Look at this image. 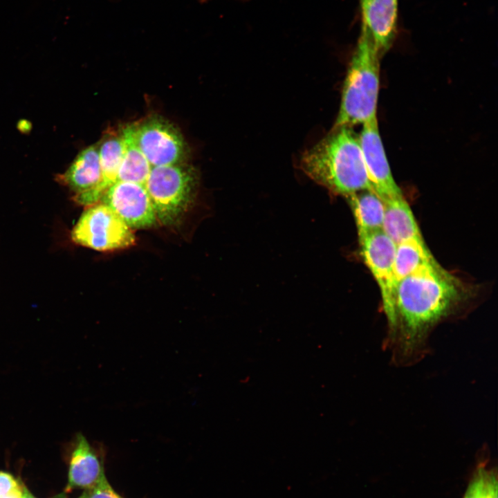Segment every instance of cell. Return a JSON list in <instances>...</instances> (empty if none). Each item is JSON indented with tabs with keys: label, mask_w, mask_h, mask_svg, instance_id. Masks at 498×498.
I'll return each mask as SVG.
<instances>
[{
	"label": "cell",
	"mask_w": 498,
	"mask_h": 498,
	"mask_svg": "<svg viewBox=\"0 0 498 498\" xmlns=\"http://www.w3.org/2000/svg\"><path fill=\"white\" fill-rule=\"evenodd\" d=\"M456 278L436 261L399 280L395 313L383 348L398 367H409L428 353L434 327L448 317L461 299Z\"/></svg>",
	"instance_id": "6da1fadb"
},
{
	"label": "cell",
	"mask_w": 498,
	"mask_h": 498,
	"mask_svg": "<svg viewBox=\"0 0 498 498\" xmlns=\"http://www.w3.org/2000/svg\"><path fill=\"white\" fill-rule=\"evenodd\" d=\"M299 168L315 183L335 194L348 196L362 190H373L359 136L352 127L333 129L303 153Z\"/></svg>",
	"instance_id": "7a4b0ae2"
},
{
	"label": "cell",
	"mask_w": 498,
	"mask_h": 498,
	"mask_svg": "<svg viewBox=\"0 0 498 498\" xmlns=\"http://www.w3.org/2000/svg\"><path fill=\"white\" fill-rule=\"evenodd\" d=\"M380 58L371 37L362 28L344 82L339 112L333 129L353 127L378 120Z\"/></svg>",
	"instance_id": "3957f363"
},
{
	"label": "cell",
	"mask_w": 498,
	"mask_h": 498,
	"mask_svg": "<svg viewBox=\"0 0 498 498\" xmlns=\"http://www.w3.org/2000/svg\"><path fill=\"white\" fill-rule=\"evenodd\" d=\"M196 185V172L183 162L151 167L145 187L157 219L165 225L179 222L194 201Z\"/></svg>",
	"instance_id": "277c9868"
},
{
	"label": "cell",
	"mask_w": 498,
	"mask_h": 498,
	"mask_svg": "<svg viewBox=\"0 0 498 498\" xmlns=\"http://www.w3.org/2000/svg\"><path fill=\"white\" fill-rule=\"evenodd\" d=\"M71 238L77 244L98 251L127 248L136 241L131 229L102 203L88 206L73 228Z\"/></svg>",
	"instance_id": "5b68a950"
},
{
	"label": "cell",
	"mask_w": 498,
	"mask_h": 498,
	"mask_svg": "<svg viewBox=\"0 0 498 498\" xmlns=\"http://www.w3.org/2000/svg\"><path fill=\"white\" fill-rule=\"evenodd\" d=\"M132 126L136 145L151 167L183 163L185 144L172 123L151 116Z\"/></svg>",
	"instance_id": "8992f818"
},
{
	"label": "cell",
	"mask_w": 498,
	"mask_h": 498,
	"mask_svg": "<svg viewBox=\"0 0 498 498\" xmlns=\"http://www.w3.org/2000/svg\"><path fill=\"white\" fill-rule=\"evenodd\" d=\"M359 241L365 262L379 286L383 311L389 324L395 313L397 285L394 273L396 243L382 230L370 233Z\"/></svg>",
	"instance_id": "52a82bcc"
},
{
	"label": "cell",
	"mask_w": 498,
	"mask_h": 498,
	"mask_svg": "<svg viewBox=\"0 0 498 498\" xmlns=\"http://www.w3.org/2000/svg\"><path fill=\"white\" fill-rule=\"evenodd\" d=\"M100 201L131 229L149 228L156 223L155 211L145 185L116 181L107 190Z\"/></svg>",
	"instance_id": "ba28073f"
},
{
	"label": "cell",
	"mask_w": 498,
	"mask_h": 498,
	"mask_svg": "<svg viewBox=\"0 0 498 498\" xmlns=\"http://www.w3.org/2000/svg\"><path fill=\"white\" fill-rule=\"evenodd\" d=\"M359 140L368 179L373 191L383 201L402 196L391 174L379 134L378 120L362 124Z\"/></svg>",
	"instance_id": "9c48e42d"
},
{
	"label": "cell",
	"mask_w": 498,
	"mask_h": 498,
	"mask_svg": "<svg viewBox=\"0 0 498 498\" xmlns=\"http://www.w3.org/2000/svg\"><path fill=\"white\" fill-rule=\"evenodd\" d=\"M56 178L74 194L73 199L77 203L89 206L92 194L102 181L98 147L91 145L81 151L66 172Z\"/></svg>",
	"instance_id": "30bf717a"
},
{
	"label": "cell",
	"mask_w": 498,
	"mask_h": 498,
	"mask_svg": "<svg viewBox=\"0 0 498 498\" xmlns=\"http://www.w3.org/2000/svg\"><path fill=\"white\" fill-rule=\"evenodd\" d=\"M363 28L382 57L397 31L398 0H360Z\"/></svg>",
	"instance_id": "8fae6325"
},
{
	"label": "cell",
	"mask_w": 498,
	"mask_h": 498,
	"mask_svg": "<svg viewBox=\"0 0 498 498\" xmlns=\"http://www.w3.org/2000/svg\"><path fill=\"white\" fill-rule=\"evenodd\" d=\"M69 459L68 483L65 489L67 492L74 489H89L105 474L101 453L82 433L75 436Z\"/></svg>",
	"instance_id": "7c38bea8"
},
{
	"label": "cell",
	"mask_w": 498,
	"mask_h": 498,
	"mask_svg": "<svg viewBox=\"0 0 498 498\" xmlns=\"http://www.w3.org/2000/svg\"><path fill=\"white\" fill-rule=\"evenodd\" d=\"M383 232L396 244L423 238L414 216L403 196L384 201Z\"/></svg>",
	"instance_id": "4fadbf2b"
},
{
	"label": "cell",
	"mask_w": 498,
	"mask_h": 498,
	"mask_svg": "<svg viewBox=\"0 0 498 498\" xmlns=\"http://www.w3.org/2000/svg\"><path fill=\"white\" fill-rule=\"evenodd\" d=\"M347 197L353 212L359 239L382 230L385 203L373 190H362Z\"/></svg>",
	"instance_id": "5bb4252c"
},
{
	"label": "cell",
	"mask_w": 498,
	"mask_h": 498,
	"mask_svg": "<svg viewBox=\"0 0 498 498\" xmlns=\"http://www.w3.org/2000/svg\"><path fill=\"white\" fill-rule=\"evenodd\" d=\"M99 150L102 181L91 198L90 205L98 203L107 190L117 181L119 167L124 152L121 131L110 132L101 142Z\"/></svg>",
	"instance_id": "9a60e30c"
},
{
	"label": "cell",
	"mask_w": 498,
	"mask_h": 498,
	"mask_svg": "<svg viewBox=\"0 0 498 498\" xmlns=\"http://www.w3.org/2000/svg\"><path fill=\"white\" fill-rule=\"evenodd\" d=\"M124 152L117 175V181L131 182L145 185L151 166L136 145L133 126L121 130Z\"/></svg>",
	"instance_id": "2e32d148"
},
{
	"label": "cell",
	"mask_w": 498,
	"mask_h": 498,
	"mask_svg": "<svg viewBox=\"0 0 498 498\" xmlns=\"http://www.w3.org/2000/svg\"><path fill=\"white\" fill-rule=\"evenodd\" d=\"M436 261L423 238H412L396 245L394 273L396 282L420 268Z\"/></svg>",
	"instance_id": "e0dca14e"
},
{
	"label": "cell",
	"mask_w": 498,
	"mask_h": 498,
	"mask_svg": "<svg viewBox=\"0 0 498 498\" xmlns=\"http://www.w3.org/2000/svg\"><path fill=\"white\" fill-rule=\"evenodd\" d=\"M497 488L496 472L481 465L473 475L463 498H498Z\"/></svg>",
	"instance_id": "ac0fdd59"
},
{
	"label": "cell",
	"mask_w": 498,
	"mask_h": 498,
	"mask_svg": "<svg viewBox=\"0 0 498 498\" xmlns=\"http://www.w3.org/2000/svg\"><path fill=\"white\" fill-rule=\"evenodd\" d=\"M83 498H124L118 494L104 474L98 482L82 494Z\"/></svg>",
	"instance_id": "d6986e66"
},
{
	"label": "cell",
	"mask_w": 498,
	"mask_h": 498,
	"mask_svg": "<svg viewBox=\"0 0 498 498\" xmlns=\"http://www.w3.org/2000/svg\"><path fill=\"white\" fill-rule=\"evenodd\" d=\"M21 486L11 474L0 471V497L8 494Z\"/></svg>",
	"instance_id": "ffe728a7"
},
{
	"label": "cell",
	"mask_w": 498,
	"mask_h": 498,
	"mask_svg": "<svg viewBox=\"0 0 498 498\" xmlns=\"http://www.w3.org/2000/svg\"><path fill=\"white\" fill-rule=\"evenodd\" d=\"M24 486L21 485L8 494L0 497V498H24Z\"/></svg>",
	"instance_id": "44dd1931"
},
{
	"label": "cell",
	"mask_w": 498,
	"mask_h": 498,
	"mask_svg": "<svg viewBox=\"0 0 498 498\" xmlns=\"http://www.w3.org/2000/svg\"><path fill=\"white\" fill-rule=\"evenodd\" d=\"M24 498H36L33 495L30 491L24 486Z\"/></svg>",
	"instance_id": "7402d4cb"
},
{
	"label": "cell",
	"mask_w": 498,
	"mask_h": 498,
	"mask_svg": "<svg viewBox=\"0 0 498 498\" xmlns=\"http://www.w3.org/2000/svg\"><path fill=\"white\" fill-rule=\"evenodd\" d=\"M77 498H83V497H82V495H80L79 497H77Z\"/></svg>",
	"instance_id": "603a6c76"
}]
</instances>
